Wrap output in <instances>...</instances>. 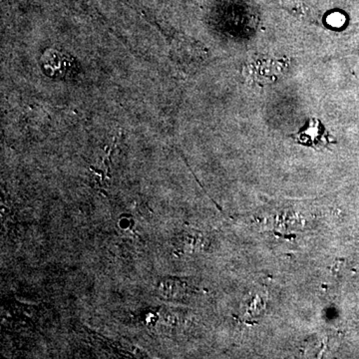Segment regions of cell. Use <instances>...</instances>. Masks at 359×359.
I'll list each match as a JSON object with an SVG mask.
<instances>
[{
  "instance_id": "6da1fadb",
  "label": "cell",
  "mask_w": 359,
  "mask_h": 359,
  "mask_svg": "<svg viewBox=\"0 0 359 359\" xmlns=\"http://www.w3.org/2000/svg\"><path fill=\"white\" fill-rule=\"evenodd\" d=\"M290 137L295 143L316 150L327 148L335 143L334 137L328 133L325 125L318 118H309L302 128Z\"/></svg>"
}]
</instances>
